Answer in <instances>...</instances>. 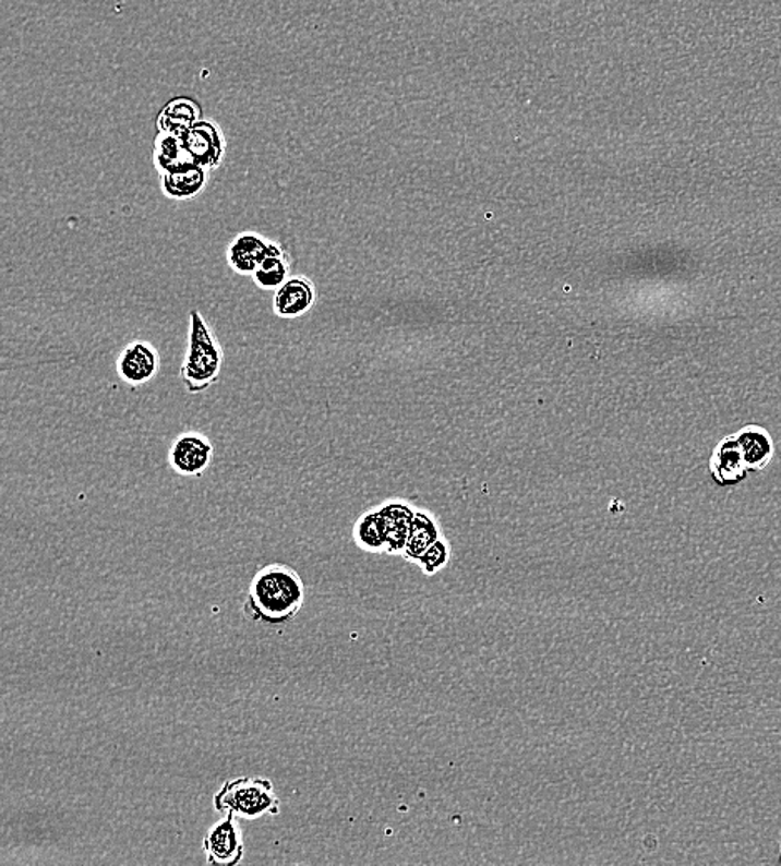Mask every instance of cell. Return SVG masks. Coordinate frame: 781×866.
<instances>
[{
  "label": "cell",
  "mask_w": 781,
  "mask_h": 866,
  "mask_svg": "<svg viewBox=\"0 0 781 866\" xmlns=\"http://www.w3.org/2000/svg\"><path fill=\"white\" fill-rule=\"evenodd\" d=\"M305 597L299 572L284 564L265 565L250 580L243 615L255 624L283 627L296 621Z\"/></svg>",
  "instance_id": "cell-1"
},
{
  "label": "cell",
  "mask_w": 781,
  "mask_h": 866,
  "mask_svg": "<svg viewBox=\"0 0 781 866\" xmlns=\"http://www.w3.org/2000/svg\"><path fill=\"white\" fill-rule=\"evenodd\" d=\"M224 349L204 315L192 311L189 317V347L180 366V378L189 394H201L223 374Z\"/></svg>",
  "instance_id": "cell-2"
},
{
  "label": "cell",
  "mask_w": 781,
  "mask_h": 866,
  "mask_svg": "<svg viewBox=\"0 0 781 866\" xmlns=\"http://www.w3.org/2000/svg\"><path fill=\"white\" fill-rule=\"evenodd\" d=\"M214 808L217 814L232 815L239 820H257L280 814V798L274 783L259 777H240L224 783L215 793Z\"/></svg>",
  "instance_id": "cell-3"
},
{
  "label": "cell",
  "mask_w": 781,
  "mask_h": 866,
  "mask_svg": "<svg viewBox=\"0 0 781 866\" xmlns=\"http://www.w3.org/2000/svg\"><path fill=\"white\" fill-rule=\"evenodd\" d=\"M208 865L237 866L245 856L242 828L239 818L224 815L217 823L212 825L202 842Z\"/></svg>",
  "instance_id": "cell-4"
},
{
  "label": "cell",
  "mask_w": 781,
  "mask_h": 866,
  "mask_svg": "<svg viewBox=\"0 0 781 866\" xmlns=\"http://www.w3.org/2000/svg\"><path fill=\"white\" fill-rule=\"evenodd\" d=\"M212 458L214 445L195 430L180 433L169 450V466L182 477H201L211 467Z\"/></svg>",
  "instance_id": "cell-5"
},
{
  "label": "cell",
  "mask_w": 781,
  "mask_h": 866,
  "mask_svg": "<svg viewBox=\"0 0 781 866\" xmlns=\"http://www.w3.org/2000/svg\"><path fill=\"white\" fill-rule=\"evenodd\" d=\"M160 356L152 344L137 340L125 346L117 359V374L125 384L141 387L159 372Z\"/></svg>",
  "instance_id": "cell-6"
},
{
  "label": "cell",
  "mask_w": 781,
  "mask_h": 866,
  "mask_svg": "<svg viewBox=\"0 0 781 866\" xmlns=\"http://www.w3.org/2000/svg\"><path fill=\"white\" fill-rule=\"evenodd\" d=\"M317 302V289L310 278L297 275L275 290L274 312L283 321H297L312 311Z\"/></svg>",
  "instance_id": "cell-7"
},
{
  "label": "cell",
  "mask_w": 781,
  "mask_h": 866,
  "mask_svg": "<svg viewBox=\"0 0 781 866\" xmlns=\"http://www.w3.org/2000/svg\"><path fill=\"white\" fill-rule=\"evenodd\" d=\"M710 473L714 483L720 486H733L745 482L749 476L745 458H743L742 447L735 433L730 437L723 438L714 447L710 458Z\"/></svg>",
  "instance_id": "cell-8"
},
{
  "label": "cell",
  "mask_w": 781,
  "mask_h": 866,
  "mask_svg": "<svg viewBox=\"0 0 781 866\" xmlns=\"http://www.w3.org/2000/svg\"><path fill=\"white\" fill-rule=\"evenodd\" d=\"M182 139L192 159L205 169H217L223 163L224 152H226L223 132L212 123H195L194 128L189 129L182 135Z\"/></svg>",
  "instance_id": "cell-9"
},
{
  "label": "cell",
  "mask_w": 781,
  "mask_h": 866,
  "mask_svg": "<svg viewBox=\"0 0 781 866\" xmlns=\"http://www.w3.org/2000/svg\"><path fill=\"white\" fill-rule=\"evenodd\" d=\"M208 173L211 170L194 160L169 170L160 176L164 195L172 201H192L207 188Z\"/></svg>",
  "instance_id": "cell-10"
},
{
  "label": "cell",
  "mask_w": 781,
  "mask_h": 866,
  "mask_svg": "<svg viewBox=\"0 0 781 866\" xmlns=\"http://www.w3.org/2000/svg\"><path fill=\"white\" fill-rule=\"evenodd\" d=\"M268 243L271 240L265 239L261 233L250 230L240 232L227 249V262L230 268L243 277H252L267 254Z\"/></svg>",
  "instance_id": "cell-11"
},
{
  "label": "cell",
  "mask_w": 781,
  "mask_h": 866,
  "mask_svg": "<svg viewBox=\"0 0 781 866\" xmlns=\"http://www.w3.org/2000/svg\"><path fill=\"white\" fill-rule=\"evenodd\" d=\"M379 510L384 515L385 525H387V553L401 556L407 540H409L417 510L409 502L400 501V498L384 502L379 505Z\"/></svg>",
  "instance_id": "cell-12"
},
{
  "label": "cell",
  "mask_w": 781,
  "mask_h": 866,
  "mask_svg": "<svg viewBox=\"0 0 781 866\" xmlns=\"http://www.w3.org/2000/svg\"><path fill=\"white\" fill-rule=\"evenodd\" d=\"M442 536L444 533H442L438 520L430 512L417 510L416 517H413L412 530H410V537L407 540L404 553H401V558L405 562H409V564L419 565L426 550Z\"/></svg>",
  "instance_id": "cell-13"
},
{
  "label": "cell",
  "mask_w": 781,
  "mask_h": 866,
  "mask_svg": "<svg viewBox=\"0 0 781 866\" xmlns=\"http://www.w3.org/2000/svg\"><path fill=\"white\" fill-rule=\"evenodd\" d=\"M742 447L743 458L749 473L760 472L773 458V441L770 433L758 425H746L735 433Z\"/></svg>",
  "instance_id": "cell-14"
},
{
  "label": "cell",
  "mask_w": 781,
  "mask_h": 866,
  "mask_svg": "<svg viewBox=\"0 0 781 866\" xmlns=\"http://www.w3.org/2000/svg\"><path fill=\"white\" fill-rule=\"evenodd\" d=\"M290 278V261L284 246L277 242L268 243L267 254L252 275L255 286L262 290H277Z\"/></svg>",
  "instance_id": "cell-15"
},
{
  "label": "cell",
  "mask_w": 781,
  "mask_h": 866,
  "mask_svg": "<svg viewBox=\"0 0 781 866\" xmlns=\"http://www.w3.org/2000/svg\"><path fill=\"white\" fill-rule=\"evenodd\" d=\"M353 542L367 553H387V525L377 508L360 515L353 525Z\"/></svg>",
  "instance_id": "cell-16"
},
{
  "label": "cell",
  "mask_w": 781,
  "mask_h": 866,
  "mask_svg": "<svg viewBox=\"0 0 781 866\" xmlns=\"http://www.w3.org/2000/svg\"><path fill=\"white\" fill-rule=\"evenodd\" d=\"M192 160L194 159L187 152L185 144H183V139L180 135L163 132L155 141L154 163L160 176L183 166V164L192 163Z\"/></svg>",
  "instance_id": "cell-17"
},
{
  "label": "cell",
  "mask_w": 781,
  "mask_h": 866,
  "mask_svg": "<svg viewBox=\"0 0 781 866\" xmlns=\"http://www.w3.org/2000/svg\"><path fill=\"white\" fill-rule=\"evenodd\" d=\"M450 542L442 536L441 539L436 540V542L426 550L425 555L422 556V561H420L419 564L420 570H422L423 575H426V577L441 574V572L447 567L448 562H450Z\"/></svg>",
  "instance_id": "cell-18"
}]
</instances>
